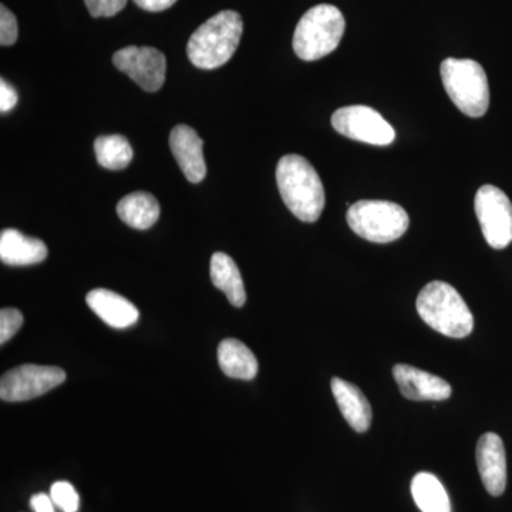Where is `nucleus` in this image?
<instances>
[{"instance_id": "dca6fc26", "label": "nucleus", "mask_w": 512, "mask_h": 512, "mask_svg": "<svg viewBox=\"0 0 512 512\" xmlns=\"http://www.w3.org/2000/svg\"><path fill=\"white\" fill-rule=\"evenodd\" d=\"M47 247L40 239L26 237L18 229H5L0 234V259L10 266H28L45 261Z\"/></svg>"}, {"instance_id": "ddd939ff", "label": "nucleus", "mask_w": 512, "mask_h": 512, "mask_svg": "<svg viewBox=\"0 0 512 512\" xmlns=\"http://www.w3.org/2000/svg\"><path fill=\"white\" fill-rule=\"evenodd\" d=\"M202 146L204 143L194 128L180 124L171 131V151L190 183H201L207 175V164H205L204 154H202Z\"/></svg>"}, {"instance_id": "a211bd4d", "label": "nucleus", "mask_w": 512, "mask_h": 512, "mask_svg": "<svg viewBox=\"0 0 512 512\" xmlns=\"http://www.w3.org/2000/svg\"><path fill=\"white\" fill-rule=\"evenodd\" d=\"M210 272L212 284L227 295L231 305L237 308L245 305L247 292H245L244 281L231 256L224 252H215L211 258Z\"/></svg>"}, {"instance_id": "423d86ee", "label": "nucleus", "mask_w": 512, "mask_h": 512, "mask_svg": "<svg viewBox=\"0 0 512 512\" xmlns=\"http://www.w3.org/2000/svg\"><path fill=\"white\" fill-rule=\"evenodd\" d=\"M349 227L360 238L376 244L397 241L409 229V215L396 202L363 200L350 205Z\"/></svg>"}, {"instance_id": "f257e3e1", "label": "nucleus", "mask_w": 512, "mask_h": 512, "mask_svg": "<svg viewBox=\"0 0 512 512\" xmlns=\"http://www.w3.org/2000/svg\"><path fill=\"white\" fill-rule=\"evenodd\" d=\"M276 183L288 210L303 222H316L325 208V188L305 157L289 154L279 160Z\"/></svg>"}, {"instance_id": "412c9836", "label": "nucleus", "mask_w": 512, "mask_h": 512, "mask_svg": "<svg viewBox=\"0 0 512 512\" xmlns=\"http://www.w3.org/2000/svg\"><path fill=\"white\" fill-rule=\"evenodd\" d=\"M97 161L107 170H123L133 160L130 141L120 134L101 136L94 141Z\"/></svg>"}, {"instance_id": "39448f33", "label": "nucleus", "mask_w": 512, "mask_h": 512, "mask_svg": "<svg viewBox=\"0 0 512 512\" xmlns=\"http://www.w3.org/2000/svg\"><path fill=\"white\" fill-rule=\"evenodd\" d=\"M444 89L457 109L468 117H483L490 107V87L483 66L476 60H444L440 66Z\"/></svg>"}, {"instance_id": "aec40b11", "label": "nucleus", "mask_w": 512, "mask_h": 512, "mask_svg": "<svg viewBox=\"0 0 512 512\" xmlns=\"http://www.w3.org/2000/svg\"><path fill=\"white\" fill-rule=\"evenodd\" d=\"M412 495L421 512H451L446 488L434 474H416L412 481Z\"/></svg>"}, {"instance_id": "6e6552de", "label": "nucleus", "mask_w": 512, "mask_h": 512, "mask_svg": "<svg viewBox=\"0 0 512 512\" xmlns=\"http://www.w3.org/2000/svg\"><path fill=\"white\" fill-rule=\"evenodd\" d=\"M66 380V372L56 366L22 365L9 370L0 380L3 402H28L43 396Z\"/></svg>"}, {"instance_id": "f8f14e48", "label": "nucleus", "mask_w": 512, "mask_h": 512, "mask_svg": "<svg viewBox=\"0 0 512 512\" xmlns=\"http://www.w3.org/2000/svg\"><path fill=\"white\" fill-rule=\"evenodd\" d=\"M477 466L485 490L493 497H500L507 487V456L498 434L485 433L478 440Z\"/></svg>"}, {"instance_id": "2eb2a0df", "label": "nucleus", "mask_w": 512, "mask_h": 512, "mask_svg": "<svg viewBox=\"0 0 512 512\" xmlns=\"http://www.w3.org/2000/svg\"><path fill=\"white\" fill-rule=\"evenodd\" d=\"M330 386L340 413L348 421L349 426L357 433H366L372 426L373 412L362 390L339 377H333Z\"/></svg>"}, {"instance_id": "f3484780", "label": "nucleus", "mask_w": 512, "mask_h": 512, "mask_svg": "<svg viewBox=\"0 0 512 512\" xmlns=\"http://www.w3.org/2000/svg\"><path fill=\"white\" fill-rule=\"evenodd\" d=\"M218 363L232 379L252 380L258 375V360L252 350L237 339L222 340L218 346Z\"/></svg>"}, {"instance_id": "a878e982", "label": "nucleus", "mask_w": 512, "mask_h": 512, "mask_svg": "<svg viewBox=\"0 0 512 512\" xmlns=\"http://www.w3.org/2000/svg\"><path fill=\"white\" fill-rule=\"evenodd\" d=\"M18 104V93L6 80H0V111L8 113Z\"/></svg>"}, {"instance_id": "9b49d317", "label": "nucleus", "mask_w": 512, "mask_h": 512, "mask_svg": "<svg viewBox=\"0 0 512 512\" xmlns=\"http://www.w3.org/2000/svg\"><path fill=\"white\" fill-rule=\"evenodd\" d=\"M393 376L403 396L414 402H443L453 394L450 383L417 367L400 363L393 367Z\"/></svg>"}, {"instance_id": "b1692460", "label": "nucleus", "mask_w": 512, "mask_h": 512, "mask_svg": "<svg viewBox=\"0 0 512 512\" xmlns=\"http://www.w3.org/2000/svg\"><path fill=\"white\" fill-rule=\"evenodd\" d=\"M18 36V19L5 5L0 6V45H15Z\"/></svg>"}, {"instance_id": "7ed1b4c3", "label": "nucleus", "mask_w": 512, "mask_h": 512, "mask_svg": "<svg viewBox=\"0 0 512 512\" xmlns=\"http://www.w3.org/2000/svg\"><path fill=\"white\" fill-rule=\"evenodd\" d=\"M420 318L448 338H467L474 329V316L463 296L446 282H430L421 289L416 301Z\"/></svg>"}, {"instance_id": "6ab92c4d", "label": "nucleus", "mask_w": 512, "mask_h": 512, "mask_svg": "<svg viewBox=\"0 0 512 512\" xmlns=\"http://www.w3.org/2000/svg\"><path fill=\"white\" fill-rule=\"evenodd\" d=\"M117 214L128 227L148 229L160 218V204L148 192H131L117 204Z\"/></svg>"}, {"instance_id": "cd10ccee", "label": "nucleus", "mask_w": 512, "mask_h": 512, "mask_svg": "<svg viewBox=\"0 0 512 512\" xmlns=\"http://www.w3.org/2000/svg\"><path fill=\"white\" fill-rule=\"evenodd\" d=\"M177 0H134L138 8L147 10V12H163L170 9Z\"/></svg>"}, {"instance_id": "20e7f679", "label": "nucleus", "mask_w": 512, "mask_h": 512, "mask_svg": "<svg viewBox=\"0 0 512 512\" xmlns=\"http://www.w3.org/2000/svg\"><path fill=\"white\" fill-rule=\"evenodd\" d=\"M345 28V16L336 6H313L296 26L293 50L299 59L315 62L338 49Z\"/></svg>"}, {"instance_id": "4468645a", "label": "nucleus", "mask_w": 512, "mask_h": 512, "mask_svg": "<svg viewBox=\"0 0 512 512\" xmlns=\"http://www.w3.org/2000/svg\"><path fill=\"white\" fill-rule=\"evenodd\" d=\"M87 305L104 323L114 329L136 325L140 312L124 296L109 289H94L86 296Z\"/></svg>"}, {"instance_id": "f03ea898", "label": "nucleus", "mask_w": 512, "mask_h": 512, "mask_svg": "<svg viewBox=\"0 0 512 512\" xmlns=\"http://www.w3.org/2000/svg\"><path fill=\"white\" fill-rule=\"evenodd\" d=\"M242 32L241 15L234 10H222L192 33L187 45L188 59L200 69H218L234 56Z\"/></svg>"}, {"instance_id": "1a4fd4ad", "label": "nucleus", "mask_w": 512, "mask_h": 512, "mask_svg": "<svg viewBox=\"0 0 512 512\" xmlns=\"http://www.w3.org/2000/svg\"><path fill=\"white\" fill-rule=\"evenodd\" d=\"M332 126L342 136L372 146H390L396 140L392 124L383 119L382 114L367 106H349L336 110L332 116Z\"/></svg>"}, {"instance_id": "bb28decb", "label": "nucleus", "mask_w": 512, "mask_h": 512, "mask_svg": "<svg viewBox=\"0 0 512 512\" xmlns=\"http://www.w3.org/2000/svg\"><path fill=\"white\" fill-rule=\"evenodd\" d=\"M30 507L35 512H55L52 497L43 493L35 494L30 498Z\"/></svg>"}, {"instance_id": "0eeeda50", "label": "nucleus", "mask_w": 512, "mask_h": 512, "mask_svg": "<svg viewBox=\"0 0 512 512\" xmlns=\"http://www.w3.org/2000/svg\"><path fill=\"white\" fill-rule=\"evenodd\" d=\"M474 207L487 244L494 249L507 248L512 242V202L507 194L494 185H483Z\"/></svg>"}, {"instance_id": "5701e85b", "label": "nucleus", "mask_w": 512, "mask_h": 512, "mask_svg": "<svg viewBox=\"0 0 512 512\" xmlns=\"http://www.w3.org/2000/svg\"><path fill=\"white\" fill-rule=\"evenodd\" d=\"M23 325V315L18 309L3 308L0 311V345H5L19 332Z\"/></svg>"}, {"instance_id": "9d476101", "label": "nucleus", "mask_w": 512, "mask_h": 512, "mask_svg": "<svg viewBox=\"0 0 512 512\" xmlns=\"http://www.w3.org/2000/svg\"><path fill=\"white\" fill-rule=\"evenodd\" d=\"M113 64L148 93H156L163 87L167 59L154 47H124L114 53Z\"/></svg>"}, {"instance_id": "4be33fe9", "label": "nucleus", "mask_w": 512, "mask_h": 512, "mask_svg": "<svg viewBox=\"0 0 512 512\" xmlns=\"http://www.w3.org/2000/svg\"><path fill=\"white\" fill-rule=\"evenodd\" d=\"M50 497L56 507L63 512H77L79 510L80 498L76 488L67 481H56L50 488Z\"/></svg>"}, {"instance_id": "393cba45", "label": "nucleus", "mask_w": 512, "mask_h": 512, "mask_svg": "<svg viewBox=\"0 0 512 512\" xmlns=\"http://www.w3.org/2000/svg\"><path fill=\"white\" fill-rule=\"evenodd\" d=\"M93 18H111L126 8L127 0H84Z\"/></svg>"}]
</instances>
